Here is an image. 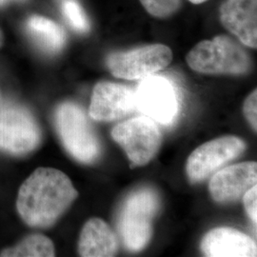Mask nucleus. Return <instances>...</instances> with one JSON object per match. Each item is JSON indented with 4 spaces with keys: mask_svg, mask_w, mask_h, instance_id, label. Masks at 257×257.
Listing matches in <instances>:
<instances>
[{
    "mask_svg": "<svg viewBox=\"0 0 257 257\" xmlns=\"http://www.w3.org/2000/svg\"><path fill=\"white\" fill-rule=\"evenodd\" d=\"M256 162H243L217 172L211 177L209 191L216 202H234L256 186Z\"/></svg>",
    "mask_w": 257,
    "mask_h": 257,
    "instance_id": "9b49d317",
    "label": "nucleus"
},
{
    "mask_svg": "<svg viewBox=\"0 0 257 257\" xmlns=\"http://www.w3.org/2000/svg\"><path fill=\"white\" fill-rule=\"evenodd\" d=\"M190 68L201 74H245L251 68V58L238 41L220 35L203 40L186 56Z\"/></svg>",
    "mask_w": 257,
    "mask_h": 257,
    "instance_id": "f03ea898",
    "label": "nucleus"
},
{
    "mask_svg": "<svg viewBox=\"0 0 257 257\" xmlns=\"http://www.w3.org/2000/svg\"><path fill=\"white\" fill-rule=\"evenodd\" d=\"M68 175L53 168H38L21 185L17 210L33 228H50L77 198Z\"/></svg>",
    "mask_w": 257,
    "mask_h": 257,
    "instance_id": "f257e3e1",
    "label": "nucleus"
},
{
    "mask_svg": "<svg viewBox=\"0 0 257 257\" xmlns=\"http://www.w3.org/2000/svg\"><path fill=\"white\" fill-rule=\"evenodd\" d=\"M111 137L137 166L149 163L157 154L162 140L156 122L147 116L120 123L112 128Z\"/></svg>",
    "mask_w": 257,
    "mask_h": 257,
    "instance_id": "6e6552de",
    "label": "nucleus"
},
{
    "mask_svg": "<svg viewBox=\"0 0 257 257\" xmlns=\"http://www.w3.org/2000/svg\"><path fill=\"white\" fill-rule=\"evenodd\" d=\"M3 42H4V37H3V33H2V31L0 30V47L3 45Z\"/></svg>",
    "mask_w": 257,
    "mask_h": 257,
    "instance_id": "5701e85b",
    "label": "nucleus"
},
{
    "mask_svg": "<svg viewBox=\"0 0 257 257\" xmlns=\"http://www.w3.org/2000/svg\"><path fill=\"white\" fill-rule=\"evenodd\" d=\"M55 246L51 239L40 233H33L22 239L16 246L0 251L2 257H53Z\"/></svg>",
    "mask_w": 257,
    "mask_h": 257,
    "instance_id": "dca6fc26",
    "label": "nucleus"
},
{
    "mask_svg": "<svg viewBox=\"0 0 257 257\" xmlns=\"http://www.w3.org/2000/svg\"><path fill=\"white\" fill-rule=\"evenodd\" d=\"M189 1L192 2L193 4H201V3H204V2H206L208 0H189Z\"/></svg>",
    "mask_w": 257,
    "mask_h": 257,
    "instance_id": "4be33fe9",
    "label": "nucleus"
},
{
    "mask_svg": "<svg viewBox=\"0 0 257 257\" xmlns=\"http://www.w3.org/2000/svg\"><path fill=\"white\" fill-rule=\"evenodd\" d=\"M245 149L246 143L237 137L211 140L194 150L188 158L187 175L193 183L201 182L222 166L237 158Z\"/></svg>",
    "mask_w": 257,
    "mask_h": 257,
    "instance_id": "1a4fd4ad",
    "label": "nucleus"
},
{
    "mask_svg": "<svg viewBox=\"0 0 257 257\" xmlns=\"http://www.w3.org/2000/svg\"><path fill=\"white\" fill-rule=\"evenodd\" d=\"M173 59L172 50L163 44H151L108 55L106 64L115 77L141 79L165 69Z\"/></svg>",
    "mask_w": 257,
    "mask_h": 257,
    "instance_id": "423d86ee",
    "label": "nucleus"
},
{
    "mask_svg": "<svg viewBox=\"0 0 257 257\" xmlns=\"http://www.w3.org/2000/svg\"><path fill=\"white\" fill-rule=\"evenodd\" d=\"M117 248V237L105 221L92 218L85 223L78 241L80 256H113Z\"/></svg>",
    "mask_w": 257,
    "mask_h": 257,
    "instance_id": "4468645a",
    "label": "nucleus"
},
{
    "mask_svg": "<svg viewBox=\"0 0 257 257\" xmlns=\"http://www.w3.org/2000/svg\"><path fill=\"white\" fill-rule=\"evenodd\" d=\"M26 27L37 46L48 54H56L64 47L66 34L55 21L41 16H33L28 19Z\"/></svg>",
    "mask_w": 257,
    "mask_h": 257,
    "instance_id": "2eb2a0df",
    "label": "nucleus"
},
{
    "mask_svg": "<svg viewBox=\"0 0 257 257\" xmlns=\"http://www.w3.org/2000/svg\"><path fill=\"white\" fill-rule=\"evenodd\" d=\"M55 128L67 152L81 163H92L100 155V143L82 108L61 104L55 111Z\"/></svg>",
    "mask_w": 257,
    "mask_h": 257,
    "instance_id": "7ed1b4c3",
    "label": "nucleus"
},
{
    "mask_svg": "<svg viewBox=\"0 0 257 257\" xmlns=\"http://www.w3.org/2000/svg\"><path fill=\"white\" fill-rule=\"evenodd\" d=\"M243 202L245 210L247 211L250 220L254 224L257 223V187L254 186L249 189L247 193L243 195Z\"/></svg>",
    "mask_w": 257,
    "mask_h": 257,
    "instance_id": "aec40b11",
    "label": "nucleus"
},
{
    "mask_svg": "<svg viewBox=\"0 0 257 257\" xmlns=\"http://www.w3.org/2000/svg\"><path fill=\"white\" fill-rule=\"evenodd\" d=\"M144 9L156 19L173 17L183 5V0H139Z\"/></svg>",
    "mask_w": 257,
    "mask_h": 257,
    "instance_id": "a211bd4d",
    "label": "nucleus"
},
{
    "mask_svg": "<svg viewBox=\"0 0 257 257\" xmlns=\"http://www.w3.org/2000/svg\"><path fill=\"white\" fill-rule=\"evenodd\" d=\"M200 248L209 257L256 256V242L232 228H216L203 237Z\"/></svg>",
    "mask_w": 257,
    "mask_h": 257,
    "instance_id": "ddd939ff",
    "label": "nucleus"
},
{
    "mask_svg": "<svg viewBox=\"0 0 257 257\" xmlns=\"http://www.w3.org/2000/svg\"><path fill=\"white\" fill-rule=\"evenodd\" d=\"M219 14L222 25L242 45L256 49L257 0H226Z\"/></svg>",
    "mask_w": 257,
    "mask_h": 257,
    "instance_id": "f8f14e48",
    "label": "nucleus"
},
{
    "mask_svg": "<svg viewBox=\"0 0 257 257\" xmlns=\"http://www.w3.org/2000/svg\"><path fill=\"white\" fill-rule=\"evenodd\" d=\"M60 8L71 27L78 33L90 30V21L77 0H60Z\"/></svg>",
    "mask_w": 257,
    "mask_h": 257,
    "instance_id": "f3484780",
    "label": "nucleus"
},
{
    "mask_svg": "<svg viewBox=\"0 0 257 257\" xmlns=\"http://www.w3.org/2000/svg\"><path fill=\"white\" fill-rule=\"evenodd\" d=\"M15 1H21V0H0V7L1 6H5V5L9 4L11 2H15Z\"/></svg>",
    "mask_w": 257,
    "mask_h": 257,
    "instance_id": "412c9836",
    "label": "nucleus"
},
{
    "mask_svg": "<svg viewBox=\"0 0 257 257\" xmlns=\"http://www.w3.org/2000/svg\"><path fill=\"white\" fill-rule=\"evenodd\" d=\"M136 109L155 122L169 125L179 110L178 93L173 82L161 75H150L134 91Z\"/></svg>",
    "mask_w": 257,
    "mask_h": 257,
    "instance_id": "0eeeda50",
    "label": "nucleus"
},
{
    "mask_svg": "<svg viewBox=\"0 0 257 257\" xmlns=\"http://www.w3.org/2000/svg\"><path fill=\"white\" fill-rule=\"evenodd\" d=\"M244 114L248 119L251 127L257 130V91L251 92L244 102Z\"/></svg>",
    "mask_w": 257,
    "mask_h": 257,
    "instance_id": "6ab92c4d",
    "label": "nucleus"
},
{
    "mask_svg": "<svg viewBox=\"0 0 257 257\" xmlns=\"http://www.w3.org/2000/svg\"><path fill=\"white\" fill-rule=\"evenodd\" d=\"M159 209V198L152 189H140L124 203L120 231L123 242L131 251L145 248L153 232V220Z\"/></svg>",
    "mask_w": 257,
    "mask_h": 257,
    "instance_id": "20e7f679",
    "label": "nucleus"
},
{
    "mask_svg": "<svg viewBox=\"0 0 257 257\" xmlns=\"http://www.w3.org/2000/svg\"><path fill=\"white\" fill-rule=\"evenodd\" d=\"M41 141L39 125L30 110L19 105L0 108V150L14 156L35 151Z\"/></svg>",
    "mask_w": 257,
    "mask_h": 257,
    "instance_id": "39448f33",
    "label": "nucleus"
},
{
    "mask_svg": "<svg viewBox=\"0 0 257 257\" xmlns=\"http://www.w3.org/2000/svg\"><path fill=\"white\" fill-rule=\"evenodd\" d=\"M136 109L134 90L118 83L102 81L92 91L89 113L96 121H113Z\"/></svg>",
    "mask_w": 257,
    "mask_h": 257,
    "instance_id": "9d476101",
    "label": "nucleus"
}]
</instances>
